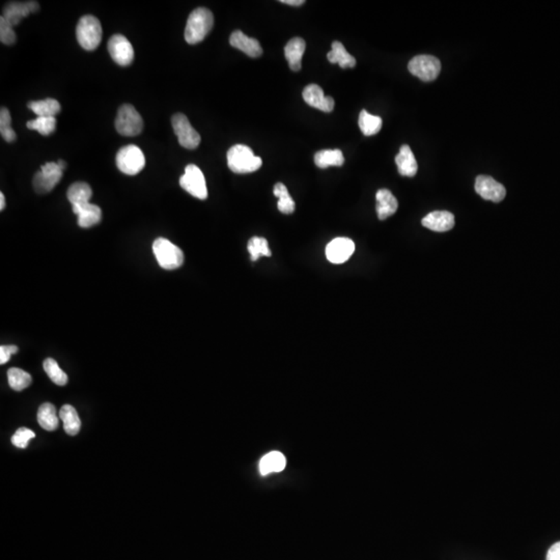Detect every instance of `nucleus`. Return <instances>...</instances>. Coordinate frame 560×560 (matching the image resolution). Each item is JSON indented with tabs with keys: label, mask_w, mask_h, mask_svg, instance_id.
I'll return each mask as SVG.
<instances>
[{
	"label": "nucleus",
	"mask_w": 560,
	"mask_h": 560,
	"mask_svg": "<svg viewBox=\"0 0 560 560\" xmlns=\"http://www.w3.org/2000/svg\"><path fill=\"white\" fill-rule=\"evenodd\" d=\"M428 50V32L420 20L411 15H397L386 21L374 40L370 57V80L390 90L416 71Z\"/></svg>",
	"instance_id": "f257e3e1"
},
{
	"label": "nucleus",
	"mask_w": 560,
	"mask_h": 560,
	"mask_svg": "<svg viewBox=\"0 0 560 560\" xmlns=\"http://www.w3.org/2000/svg\"><path fill=\"white\" fill-rule=\"evenodd\" d=\"M525 322L511 312L499 293L488 289L465 291L455 303V330L469 347H501L520 337Z\"/></svg>",
	"instance_id": "f03ea898"
},
{
	"label": "nucleus",
	"mask_w": 560,
	"mask_h": 560,
	"mask_svg": "<svg viewBox=\"0 0 560 560\" xmlns=\"http://www.w3.org/2000/svg\"><path fill=\"white\" fill-rule=\"evenodd\" d=\"M152 73L166 98H194L203 81V52L198 38L185 30L166 32L154 48Z\"/></svg>",
	"instance_id": "7ed1b4c3"
},
{
	"label": "nucleus",
	"mask_w": 560,
	"mask_h": 560,
	"mask_svg": "<svg viewBox=\"0 0 560 560\" xmlns=\"http://www.w3.org/2000/svg\"><path fill=\"white\" fill-rule=\"evenodd\" d=\"M305 502L322 536L351 540L368 525V506L355 492L330 476H316L305 486Z\"/></svg>",
	"instance_id": "20e7f679"
},
{
	"label": "nucleus",
	"mask_w": 560,
	"mask_h": 560,
	"mask_svg": "<svg viewBox=\"0 0 560 560\" xmlns=\"http://www.w3.org/2000/svg\"><path fill=\"white\" fill-rule=\"evenodd\" d=\"M231 258L245 272H272L287 258V241L261 208L243 210L231 237Z\"/></svg>",
	"instance_id": "39448f33"
},
{
	"label": "nucleus",
	"mask_w": 560,
	"mask_h": 560,
	"mask_svg": "<svg viewBox=\"0 0 560 560\" xmlns=\"http://www.w3.org/2000/svg\"><path fill=\"white\" fill-rule=\"evenodd\" d=\"M231 322L235 337L256 351L279 347L291 332V314L284 301L268 289L243 295L233 307Z\"/></svg>",
	"instance_id": "423d86ee"
},
{
	"label": "nucleus",
	"mask_w": 560,
	"mask_h": 560,
	"mask_svg": "<svg viewBox=\"0 0 560 560\" xmlns=\"http://www.w3.org/2000/svg\"><path fill=\"white\" fill-rule=\"evenodd\" d=\"M127 340L122 339L115 324H96L81 332L65 361L67 376L73 386L90 388L101 384L122 360Z\"/></svg>",
	"instance_id": "0eeeda50"
},
{
	"label": "nucleus",
	"mask_w": 560,
	"mask_h": 560,
	"mask_svg": "<svg viewBox=\"0 0 560 560\" xmlns=\"http://www.w3.org/2000/svg\"><path fill=\"white\" fill-rule=\"evenodd\" d=\"M361 374L397 399H413L416 378L407 347L397 332L378 328L370 337V347L361 353Z\"/></svg>",
	"instance_id": "6e6552de"
},
{
	"label": "nucleus",
	"mask_w": 560,
	"mask_h": 560,
	"mask_svg": "<svg viewBox=\"0 0 560 560\" xmlns=\"http://www.w3.org/2000/svg\"><path fill=\"white\" fill-rule=\"evenodd\" d=\"M342 247L347 261L355 275L361 291L376 300L393 298L400 287V270L397 264L382 252L381 243L365 226H351Z\"/></svg>",
	"instance_id": "1a4fd4ad"
},
{
	"label": "nucleus",
	"mask_w": 560,
	"mask_h": 560,
	"mask_svg": "<svg viewBox=\"0 0 560 560\" xmlns=\"http://www.w3.org/2000/svg\"><path fill=\"white\" fill-rule=\"evenodd\" d=\"M214 94L222 117L240 131H258L268 119L266 92L258 80L245 69L224 71Z\"/></svg>",
	"instance_id": "9d476101"
},
{
	"label": "nucleus",
	"mask_w": 560,
	"mask_h": 560,
	"mask_svg": "<svg viewBox=\"0 0 560 560\" xmlns=\"http://www.w3.org/2000/svg\"><path fill=\"white\" fill-rule=\"evenodd\" d=\"M78 18L80 11L73 2H25L7 15L4 34L30 52L38 48L46 36L55 34L60 25H71Z\"/></svg>",
	"instance_id": "9b49d317"
},
{
	"label": "nucleus",
	"mask_w": 560,
	"mask_h": 560,
	"mask_svg": "<svg viewBox=\"0 0 560 560\" xmlns=\"http://www.w3.org/2000/svg\"><path fill=\"white\" fill-rule=\"evenodd\" d=\"M459 85L467 96L478 98L506 117L520 115L525 108V96L521 92L520 83L506 75L494 73L481 60H471L463 67Z\"/></svg>",
	"instance_id": "f8f14e48"
},
{
	"label": "nucleus",
	"mask_w": 560,
	"mask_h": 560,
	"mask_svg": "<svg viewBox=\"0 0 560 560\" xmlns=\"http://www.w3.org/2000/svg\"><path fill=\"white\" fill-rule=\"evenodd\" d=\"M145 423L156 432V451L164 457H177L196 448L203 439V421L200 413L180 405L145 411Z\"/></svg>",
	"instance_id": "ddd939ff"
},
{
	"label": "nucleus",
	"mask_w": 560,
	"mask_h": 560,
	"mask_svg": "<svg viewBox=\"0 0 560 560\" xmlns=\"http://www.w3.org/2000/svg\"><path fill=\"white\" fill-rule=\"evenodd\" d=\"M57 217L67 222L75 233L110 235L113 229L122 221L119 203L110 198H90V200L65 201L57 206Z\"/></svg>",
	"instance_id": "4468645a"
},
{
	"label": "nucleus",
	"mask_w": 560,
	"mask_h": 560,
	"mask_svg": "<svg viewBox=\"0 0 560 560\" xmlns=\"http://www.w3.org/2000/svg\"><path fill=\"white\" fill-rule=\"evenodd\" d=\"M185 382L179 370L168 363H154L141 370L136 381V399L145 411H161L179 405Z\"/></svg>",
	"instance_id": "2eb2a0df"
},
{
	"label": "nucleus",
	"mask_w": 560,
	"mask_h": 560,
	"mask_svg": "<svg viewBox=\"0 0 560 560\" xmlns=\"http://www.w3.org/2000/svg\"><path fill=\"white\" fill-rule=\"evenodd\" d=\"M494 497L501 506L504 523L517 520L523 513H541L544 511L536 481L523 474L502 476L497 483Z\"/></svg>",
	"instance_id": "dca6fc26"
},
{
	"label": "nucleus",
	"mask_w": 560,
	"mask_h": 560,
	"mask_svg": "<svg viewBox=\"0 0 560 560\" xmlns=\"http://www.w3.org/2000/svg\"><path fill=\"white\" fill-rule=\"evenodd\" d=\"M60 260L75 261L81 270L96 272L104 268L113 256V237L94 233H75L69 240L59 241L52 247Z\"/></svg>",
	"instance_id": "f3484780"
},
{
	"label": "nucleus",
	"mask_w": 560,
	"mask_h": 560,
	"mask_svg": "<svg viewBox=\"0 0 560 560\" xmlns=\"http://www.w3.org/2000/svg\"><path fill=\"white\" fill-rule=\"evenodd\" d=\"M23 245V235H21L20 222L15 217L4 214L0 222V266L4 277L15 282V284H25L32 280V266L30 261L23 258L21 254Z\"/></svg>",
	"instance_id": "a211bd4d"
},
{
	"label": "nucleus",
	"mask_w": 560,
	"mask_h": 560,
	"mask_svg": "<svg viewBox=\"0 0 560 560\" xmlns=\"http://www.w3.org/2000/svg\"><path fill=\"white\" fill-rule=\"evenodd\" d=\"M34 80L27 52L4 32L0 34V81L11 90H25Z\"/></svg>",
	"instance_id": "6ab92c4d"
},
{
	"label": "nucleus",
	"mask_w": 560,
	"mask_h": 560,
	"mask_svg": "<svg viewBox=\"0 0 560 560\" xmlns=\"http://www.w3.org/2000/svg\"><path fill=\"white\" fill-rule=\"evenodd\" d=\"M548 390L557 397V407H555V416L560 421V365H555L550 372H548Z\"/></svg>",
	"instance_id": "aec40b11"
},
{
	"label": "nucleus",
	"mask_w": 560,
	"mask_h": 560,
	"mask_svg": "<svg viewBox=\"0 0 560 560\" xmlns=\"http://www.w3.org/2000/svg\"><path fill=\"white\" fill-rule=\"evenodd\" d=\"M11 416V397H9V388L2 384L0 386V420L4 421Z\"/></svg>",
	"instance_id": "412c9836"
},
{
	"label": "nucleus",
	"mask_w": 560,
	"mask_h": 560,
	"mask_svg": "<svg viewBox=\"0 0 560 560\" xmlns=\"http://www.w3.org/2000/svg\"><path fill=\"white\" fill-rule=\"evenodd\" d=\"M115 328L119 330L120 337H122L125 340H129V337L133 335V326H131V324H129L127 320L117 322V324H115Z\"/></svg>",
	"instance_id": "4be33fe9"
}]
</instances>
